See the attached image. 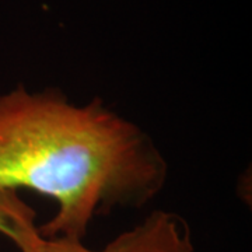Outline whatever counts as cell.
Returning <instances> with one entry per match:
<instances>
[{
	"mask_svg": "<svg viewBox=\"0 0 252 252\" xmlns=\"http://www.w3.org/2000/svg\"><path fill=\"white\" fill-rule=\"evenodd\" d=\"M168 162L154 140L101 98L76 104L56 89L0 94V190L30 189L56 203L46 240L83 241L93 220L142 209L160 195Z\"/></svg>",
	"mask_w": 252,
	"mask_h": 252,
	"instance_id": "cell-1",
	"label": "cell"
},
{
	"mask_svg": "<svg viewBox=\"0 0 252 252\" xmlns=\"http://www.w3.org/2000/svg\"><path fill=\"white\" fill-rule=\"evenodd\" d=\"M42 252H195V245L187 220L158 209L101 250H90L83 241L54 238L46 240Z\"/></svg>",
	"mask_w": 252,
	"mask_h": 252,
	"instance_id": "cell-2",
	"label": "cell"
},
{
	"mask_svg": "<svg viewBox=\"0 0 252 252\" xmlns=\"http://www.w3.org/2000/svg\"><path fill=\"white\" fill-rule=\"evenodd\" d=\"M35 210L17 195L0 190V234L9 238L20 252H42L45 238L35 224Z\"/></svg>",
	"mask_w": 252,
	"mask_h": 252,
	"instance_id": "cell-3",
	"label": "cell"
}]
</instances>
